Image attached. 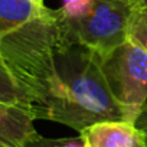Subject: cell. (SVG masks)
I'll return each mask as SVG.
<instances>
[{"label":"cell","instance_id":"1","mask_svg":"<svg viewBox=\"0 0 147 147\" xmlns=\"http://www.w3.org/2000/svg\"><path fill=\"white\" fill-rule=\"evenodd\" d=\"M0 55L29 95L35 120L78 133L105 120L128 121L108 90L100 55L68 33L58 9L2 36Z\"/></svg>","mask_w":147,"mask_h":147},{"label":"cell","instance_id":"2","mask_svg":"<svg viewBox=\"0 0 147 147\" xmlns=\"http://www.w3.org/2000/svg\"><path fill=\"white\" fill-rule=\"evenodd\" d=\"M100 61L111 95L124 108L128 121L137 123L147 105V51L127 38L113 51L100 55Z\"/></svg>","mask_w":147,"mask_h":147},{"label":"cell","instance_id":"3","mask_svg":"<svg viewBox=\"0 0 147 147\" xmlns=\"http://www.w3.org/2000/svg\"><path fill=\"white\" fill-rule=\"evenodd\" d=\"M131 12L128 0H94L84 15L62 18L68 33L78 43L104 55L127 40Z\"/></svg>","mask_w":147,"mask_h":147},{"label":"cell","instance_id":"4","mask_svg":"<svg viewBox=\"0 0 147 147\" xmlns=\"http://www.w3.org/2000/svg\"><path fill=\"white\" fill-rule=\"evenodd\" d=\"M85 147H147L144 131L127 120H105L80 133Z\"/></svg>","mask_w":147,"mask_h":147},{"label":"cell","instance_id":"5","mask_svg":"<svg viewBox=\"0 0 147 147\" xmlns=\"http://www.w3.org/2000/svg\"><path fill=\"white\" fill-rule=\"evenodd\" d=\"M35 118L23 108L0 101V146L28 147L40 136L33 125Z\"/></svg>","mask_w":147,"mask_h":147},{"label":"cell","instance_id":"6","mask_svg":"<svg viewBox=\"0 0 147 147\" xmlns=\"http://www.w3.org/2000/svg\"><path fill=\"white\" fill-rule=\"evenodd\" d=\"M49 7L35 0H0V38L46 13Z\"/></svg>","mask_w":147,"mask_h":147},{"label":"cell","instance_id":"7","mask_svg":"<svg viewBox=\"0 0 147 147\" xmlns=\"http://www.w3.org/2000/svg\"><path fill=\"white\" fill-rule=\"evenodd\" d=\"M0 101L26 110L32 115V101L19 82L12 75L10 69L0 55ZM33 117V115H32Z\"/></svg>","mask_w":147,"mask_h":147},{"label":"cell","instance_id":"8","mask_svg":"<svg viewBox=\"0 0 147 147\" xmlns=\"http://www.w3.org/2000/svg\"><path fill=\"white\" fill-rule=\"evenodd\" d=\"M128 38L147 51V7H134L128 22Z\"/></svg>","mask_w":147,"mask_h":147},{"label":"cell","instance_id":"9","mask_svg":"<svg viewBox=\"0 0 147 147\" xmlns=\"http://www.w3.org/2000/svg\"><path fill=\"white\" fill-rule=\"evenodd\" d=\"M92 3L94 0H62V6L59 7V12L65 19H74L84 15L91 7Z\"/></svg>","mask_w":147,"mask_h":147},{"label":"cell","instance_id":"10","mask_svg":"<svg viewBox=\"0 0 147 147\" xmlns=\"http://www.w3.org/2000/svg\"><path fill=\"white\" fill-rule=\"evenodd\" d=\"M46 141L48 147H85L81 136L74 138H46Z\"/></svg>","mask_w":147,"mask_h":147},{"label":"cell","instance_id":"11","mask_svg":"<svg viewBox=\"0 0 147 147\" xmlns=\"http://www.w3.org/2000/svg\"><path fill=\"white\" fill-rule=\"evenodd\" d=\"M136 124L144 131V134H146V141H147V105L143 108V111H141V114H140V117H138V120H137Z\"/></svg>","mask_w":147,"mask_h":147},{"label":"cell","instance_id":"12","mask_svg":"<svg viewBox=\"0 0 147 147\" xmlns=\"http://www.w3.org/2000/svg\"><path fill=\"white\" fill-rule=\"evenodd\" d=\"M28 147H48V141H46V138H43L40 136L38 140H35L33 143H30Z\"/></svg>","mask_w":147,"mask_h":147},{"label":"cell","instance_id":"13","mask_svg":"<svg viewBox=\"0 0 147 147\" xmlns=\"http://www.w3.org/2000/svg\"><path fill=\"white\" fill-rule=\"evenodd\" d=\"M130 5L134 7H147V0H128Z\"/></svg>","mask_w":147,"mask_h":147},{"label":"cell","instance_id":"14","mask_svg":"<svg viewBox=\"0 0 147 147\" xmlns=\"http://www.w3.org/2000/svg\"><path fill=\"white\" fill-rule=\"evenodd\" d=\"M35 2H36L38 5H42V6H45V3H43V0H35Z\"/></svg>","mask_w":147,"mask_h":147},{"label":"cell","instance_id":"15","mask_svg":"<svg viewBox=\"0 0 147 147\" xmlns=\"http://www.w3.org/2000/svg\"><path fill=\"white\" fill-rule=\"evenodd\" d=\"M0 147H3V146H0Z\"/></svg>","mask_w":147,"mask_h":147}]
</instances>
